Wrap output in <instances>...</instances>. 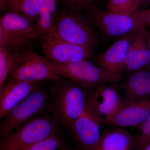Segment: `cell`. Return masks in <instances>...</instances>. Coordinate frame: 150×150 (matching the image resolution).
Returning a JSON list of instances; mask_svg holds the SVG:
<instances>
[{
    "label": "cell",
    "instance_id": "obj_9",
    "mask_svg": "<svg viewBox=\"0 0 150 150\" xmlns=\"http://www.w3.org/2000/svg\"><path fill=\"white\" fill-rule=\"evenodd\" d=\"M102 120L87 100L85 109L71 128L76 142L83 150H96L100 139Z\"/></svg>",
    "mask_w": 150,
    "mask_h": 150
},
{
    "label": "cell",
    "instance_id": "obj_23",
    "mask_svg": "<svg viewBox=\"0 0 150 150\" xmlns=\"http://www.w3.org/2000/svg\"><path fill=\"white\" fill-rule=\"evenodd\" d=\"M107 7L108 10L128 14L137 11L133 0H108Z\"/></svg>",
    "mask_w": 150,
    "mask_h": 150
},
{
    "label": "cell",
    "instance_id": "obj_18",
    "mask_svg": "<svg viewBox=\"0 0 150 150\" xmlns=\"http://www.w3.org/2000/svg\"><path fill=\"white\" fill-rule=\"evenodd\" d=\"M35 40L13 34L0 27V47L14 55L31 50Z\"/></svg>",
    "mask_w": 150,
    "mask_h": 150
},
{
    "label": "cell",
    "instance_id": "obj_2",
    "mask_svg": "<svg viewBox=\"0 0 150 150\" xmlns=\"http://www.w3.org/2000/svg\"><path fill=\"white\" fill-rule=\"evenodd\" d=\"M81 11L89 23L109 38L124 36L137 31L145 24L147 10L130 14L105 10L96 5L88 6Z\"/></svg>",
    "mask_w": 150,
    "mask_h": 150
},
{
    "label": "cell",
    "instance_id": "obj_15",
    "mask_svg": "<svg viewBox=\"0 0 150 150\" xmlns=\"http://www.w3.org/2000/svg\"><path fill=\"white\" fill-rule=\"evenodd\" d=\"M0 27L13 34L30 39L40 38L35 23L16 12L7 11L0 19Z\"/></svg>",
    "mask_w": 150,
    "mask_h": 150
},
{
    "label": "cell",
    "instance_id": "obj_21",
    "mask_svg": "<svg viewBox=\"0 0 150 150\" xmlns=\"http://www.w3.org/2000/svg\"><path fill=\"white\" fill-rule=\"evenodd\" d=\"M18 55L11 54L0 47V90L15 67Z\"/></svg>",
    "mask_w": 150,
    "mask_h": 150
},
{
    "label": "cell",
    "instance_id": "obj_13",
    "mask_svg": "<svg viewBox=\"0 0 150 150\" xmlns=\"http://www.w3.org/2000/svg\"><path fill=\"white\" fill-rule=\"evenodd\" d=\"M125 68L128 71L134 73L150 69L149 32L145 24L135 33L126 60Z\"/></svg>",
    "mask_w": 150,
    "mask_h": 150
},
{
    "label": "cell",
    "instance_id": "obj_32",
    "mask_svg": "<svg viewBox=\"0 0 150 150\" xmlns=\"http://www.w3.org/2000/svg\"><path fill=\"white\" fill-rule=\"evenodd\" d=\"M129 150H131V149Z\"/></svg>",
    "mask_w": 150,
    "mask_h": 150
},
{
    "label": "cell",
    "instance_id": "obj_19",
    "mask_svg": "<svg viewBox=\"0 0 150 150\" xmlns=\"http://www.w3.org/2000/svg\"><path fill=\"white\" fill-rule=\"evenodd\" d=\"M56 0H44L39 16L35 23L40 37L52 33L56 16Z\"/></svg>",
    "mask_w": 150,
    "mask_h": 150
},
{
    "label": "cell",
    "instance_id": "obj_8",
    "mask_svg": "<svg viewBox=\"0 0 150 150\" xmlns=\"http://www.w3.org/2000/svg\"><path fill=\"white\" fill-rule=\"evenodd\" d=\"M40 38L44 58L51 63L79 62L91 57L93 54V48L69 43L52 33L42 35Z\"/></svg>",
    "mask_w": 150,
    "mask_h": 150
},
{
    "label": "cell",
    "instance_id": "obj_28",
    "mask_svg": "<svg viewBox=\"0 0 150 150\" xmlns=\"http://www.w3.org/2000/svg\"><path fill=\"white\" fill-rule=\"evenodd\" d=\"M145 23L147 24L149 28V43L150 45V8L147 10V15L145 21Z\"/></svg>",
    "mask_w": 150,
    "mask_h": 150
},
{
    "label": "cell",
    "instance_id": "obj_10",
    "mask_svg": "<svg viewBox=\"0 0 150 150\" xmlns=\"http://www.w3.org/2000/svg\"><path fill=\"white\" fill-rule=\"evenodd\" d=\"M150 115V98L123 101L118 110L103 121L113 126L139 127Z\"/></svg>",
    "mask_w": 150,
    "mask_h": 150
},
{
    "label": "cell",
    "instance_id": "obj_31",
    "mask_svg": "<svg viewBox=\"0 0 150 150\" xmlns=\"http://www.w3.org/2000/svg\"></svg>",
    "mask_w": 150,
    "mask_h": 150
},
{
    "label": "cell",
    "instance_id": "obj_5",
    "mask_svg": "<svg viewBox=\"0 0 150 150\" xmlns=\"http://www.w3.org/2000/svg\"><path fill=\"white\" fill-rule=\"evenodd\" d=\"M49 93L42 87L32 92L2 119L1 139L32 118L43 114L49 107Z\"/></svg>",
    "mask_w": 150,
    "mask_h": 150
},
{
    "label": "cell",
    "instance_id": "obj_17",
    "mask_svg": "<svg viewBox=\"0 0 150 150\" xmlns=\"http://www.w3.org/2000/svg\"><path fill=\"white\" fill-rule=\"evenodd\" d=\"M134 140L124 129L115 128L101 134L96 150H129Z\"/></svg>",
    "mask_w": 150,
    "mask_h": 150
},
{
    "label": "cell",
    "instance_id": "obj_3",
    "mask_svg": "<svg viewBox=\"0 0 150 150\" xmlns=\"http://www.w3.org/2000/svg\"><path fill=\"white\" fill-rule=\"evenodd\" d=\"M53 118L42 114L19 126L0 142V150H23L36 142L59 132Z\"/></svg>",
    "mask_w": 150,
    "mask_h": 150
},
{
    "label": "cell",
    "instance_id": "obj_11",
    "mask_svg": "<svg viewBox=\"0 0 150 150\" xmlns=\"http://www.w3.org/2000/svg\"><path fill=\"white\" fill-rule=\"evenodd\" d=\"M137 31L124 35L106 51L95 56V60L99 67L120 79L122 71L125 69L131 43Z\"/></svg>",
    "mask_w": 150,
    "mask_h": 150
},
{
    "label": "cell",
    "instance_id": "obj_16",
    "mask_svg": "<svg viewBox=\"0 0 150 150\" xmlns=\"http://www.w3.org/2000/svg\"><path fill=\"white\" fill-rule=\"evenodd\" d=\"M128 100H139L150 97V69L134 73L124 86Z\"/></svg>",
    "mask_w": 150,
    "mask_h": 150
},
{
    "label": "cell",
    "instance_id": "obj_1",
    "mask_svg": "<svg viewBox=\"0 0 150 150\" xmlns=\"http://www.w3.org/2000/svg\"><path fill=\"white\" fill-rule=\"evenodd\" d=\"M62 80L51 88L49 107L56 122L70 129L84 111L88 96L83 87Z\"/></svg>",
    "mask_w": 150,
    "mask_h": 150
},
{
    "label": "cell",
    "instance_id": "obj_4",
    "mask_svg": "<svg viewBox=\"0 0 150 150\" xmlns=\"http://www.w3.org/2000/svg\"><path fill=\"white\" fill-rule=\"evenodd\" d=\"M80 11L69 8L56 15L52 34L69 43L93 48L97 37L90 23Z\"/></svg>",
    "mask_w": 150,
    "mask_h": 150
},
{
    "label": "cell",
    "instance_id": "obj_22",
    "mask_svg": "<svg viewBox=\"0 0 150 150\" xmlns=\"http://www.w3.org/2000/svg\"><path fill=\"white\" fill-rule=\"evenodd\" d=\"M64 144V140L58 132L23 150H58L63 147Z\"/></svg>",
    "mask_w": 150,
    "mask_h": 150
},
{
    "label": "cell",
    "instance_id": "obj_6",
    "mask_svg": "<svg viewBox=\"0 0 150 150\" xmlns=\"http://www.w3.org/2000/svg\"><path fill=\"white\" fill-rule=\"evenodd\" d=\"M50 63L57 74L84 88H96L102 85L117 82L120 80L86 59L67 64Z\"/></svg>",
    "mask_w": 150,
    "mask_h": 150
},
{
    "label": "cell",
    "instance_id": "obj_25",
    "mask_svg": "<svg viewBox=\"0 0 150 150\" xmlns=\"http://www.w3.org/2000/svg\"><path fill=\"white\" fill-rule=\"evenodd\" d=\"M102 0H65V4L68 8L81 11L86 7L93 5Z\"/></svg>",
    "mask_w": 150,
    "mask_h": 150
},
{
    "label": "cell",
    "instance_id": "obj_29",
    "mask_svg": "<svg viewBox=\"0 0 150 150\" xmlns=\"http://www.w3.org/2000/svg\"><path fill=\"white\" fill-rule=\"evenodd\" d=\"M143 150H150V143L147 145Z\"/></svg>",
    "mask_w": 150,
    "mask_h": 150
},
{
    "label": "cell",
    "instance_id": "obj_20",
    "mask_svg": "<svg viewBox=\"0 0 150 150\" xmlns=\"http://www.w3.org/2000/svg\"><path fill=\"white\" fill-rule=\"evenodd\" d=\"M44 0H14L6 8L21 14L35 23L40 14Z\"/></svg>",
    "mask_w": 150,
    "mask_h": 150
},
{
    "label": "cell",
    "instance_id": "obj_7",
    "mask_svg": "<svg viewBox=\"0 0 150 150\" xmlns=\"http://www.w3.org/2000/svg\"><path fill=\"white\" fill-rule=\"evenodd\" d=\"M61 79L51 63L31 49L18 56L15 67L7 81L37 82L44 80L56 81Z\"/></svg>",
    "mask_w": 150,
    "mask_h": 150
},
{
    "label": "cell",
    "instance_id": "obj_30",
    "mask_svg": "<svg viewBox=\"0 0 150 150\" xmlns=\"http://www.w3.org/2000/svg\"><path fill=\"white\" fill-rule=\"evenodd\" d=\"M58 150H69V149H68V148L66 147H63L61 148L60 149Z\"/></svg>",
    "mask_w": 150,
    "mask_h": 150
},
{
    "label": "cell",
    "instance_id": "obj_14",
    "mask_svg": "<svg viewBox=\"0 0 150 150\" xmlns=\"http://www.w3.org/2000/svg\"><path fill=\"white\" fill-rule=\"evenodd\" d=\"M87 101L103 123L118 110L123 101L115 89L105 84L96 88L88 96Z\"/></svg>",
    "mask_w": 150,
    "mask_h": 150
},
{
    "label": "cell",
    "instance_id": "obj_24",
    "mask_svg": "<svg viewBox=\"0 0 150 150\" xmlns=\"http://www.w3.org/2000/svg\"><path fill=\"white\" fill-rule=\"evenodd\" d=\"M139 133L136 141L137 150H143L150 143V115L139 127Z\"/></svg>",
    "mask_w": 150,
    "mask_h": 150
},
{
    "label": "cell",
    "instance_id": "obj_26",
    "mask_svg": "<svg viewBox=\"0 0 150 150\" xmlns=\"http://www.w3.org/2000/svg\"><path fill=\"white\" fill-rule=\"evenodd\" d=\"M133 3L135 8L137 11L143 6L150 4V0H133Z\"/></svg>",
    "mask_w": 150,
    "mask_h": 150
},
{
    "label": "cell",
    "instance_id": "obj_12",
    "mask_svg": "<svg viewBox=\"0 0 150 150\" xmlns=\"http://www.w3.org/2000/svg\"><path fill=\"white\" fill-rule=\"evenodd\" d=\"M41 83V82L6 81L2 88L0 90L1 120L32 92L42 87Z\"/></svg>",
    "mask_w": 150,
    "mask_h": 150
},
{
    "label": "cell",
    "instance_id": "obj_27",
    "mask_svg": "<svg viewBox=\"0 0 150 150\" xmlns=\"http://www.w3.org/2000/svg\"><path fill=\"white\" fill-rule=\"evenodd\" d=\"M14 0H0V10L1 11L6 9L7 7Z\"/></svg>",
    "mask_w": 150,
    "mask_h": 150
}]
</instances>
